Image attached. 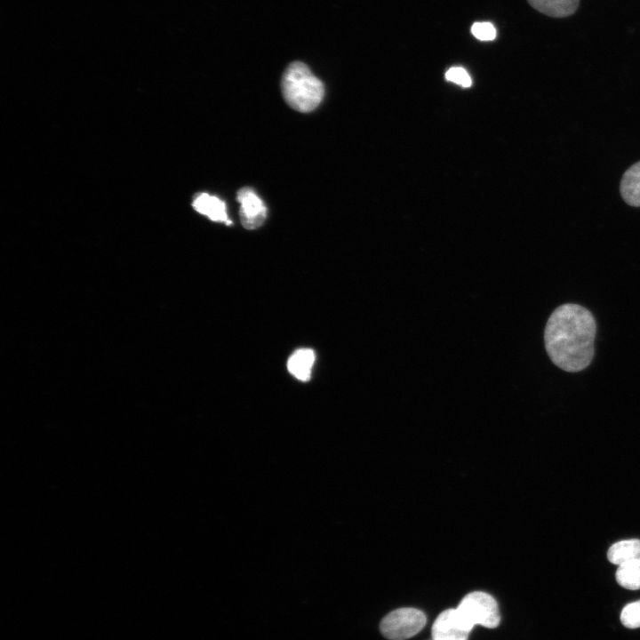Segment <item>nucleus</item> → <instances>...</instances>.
I'll use <instances>...</instances> for the list:
<instances>
[{
	"instance_id": "obj_13",
	"label": "nucleus",
	"mask_w": 640,
	"mask_h": 640,
	"mask_svg": "<svg viewBox=\"0 0 640 640\" xmlns=\"http://www.w3.org/2000/svg\"><path fill=\"white\" fill-rule=\"evenodd\" d=\"M620 621L628 628H640V600L630 603L622 609Z\"/></svg>"
},
{
	"instance_id": "obj_7",
	"label": "nucleus",
	"mask_w": 640,
	"mask_h": 640,
	"mask_svg": "<svg viewBox=\"0 0 640 640\" xmlns=\"http://www.w3.org/2000/svg\"><path fill=\"white\" fill-rule=\"evenodd\" d=\"M192 205L196 212L207 216L212 221L224 222L226 225L232 223L228 217L225 203L215 196L207 193L198 194Z\"/></svg>"
},
{
	"instance_id": "obj_5",
	"label": "nucleus",
	"mask_w": 640,
	"mask_h": 640,
	"mask_svg": "<svg viewBox=\"0 0 640 640\" xmlns=\"http://www.w3.org/2000/svg\"><path fill=\"white\" fill-rule=\"evenodd\" d=\"M236 199L240 203V219L246 229L260 227L267 217V207L257 193L249 187L237 191Z\"/></svg>"
},
{
	"instance_id": "obj_8",
	"label": "nucleus",
	"mask_w": 640,
	"mask_h": 640,
	"mask_svg": "<svg viewBox=\"0 0 640 640\" xmlns=\"http://www.w3.org/2000/svg\"><path fill=\"white\" fill-rule=\"evenodd\" d=\"M316 361V354L310 348H300L294 351L287 361L289 372L300 381H308Z\"/></svg>"
},
{
	"instance_id": "obj_15",
	"label": "nucleus",
	"mask_w": 640,
	"mask_h": 640,
	"mask_svg": "<svg viewBox=\"0 0 640 640\" xmlns=\"http://www.w3.org/2000/svg\"><path fill=\"white\" fill-rule=\"evenodd\" d=\"M445 78L463 87H468L472 84L468 72L460 67H453L448 69L445 73Z\"/></svg>"
},
{
	"instance_id": "obj_9",
	"label": "nucleus",
	"mask_w": 640,
	"mask_h": 640,
	"mask_svg": "<svg viewBox=\"0 0 640 640\" xmlns=\"http://www.w3.org/2000/svg\"><path fill=\"white\" fill-rule=\"evenodd\" d=\"M620 195L629 205L640 207V161L631 165L623 174Z\"/></svg>"
},
{
	"instance_id": "obj_12",
	"label": "nucleus",
	"mask_w": 640,
	"mask_h": 640,
	"mask_svg": "<svg viewBox=\"0 0 640 640\" xmlns=\"http://www.w3.org/2000/svg\"><path fill=\"white\" fill-rule=\"evenodd\" d=\"M616 580L624 588L640 589V560L627 562L619 565Z\"/></svg>"
},
{
	"instance_id": "obj_6",
	"label": "nucleus",
	"mask_w": 640,
	"mask_h": 640,
	"mask_svg": "<svg viewBox=\"0 0 640 640\" xmlns=\"http://www.w3.org/2000/svg\"><path fill=\"white\" fill-rule=\"evenodd\" d=\"M470 631L456 609H448L436 619L431 629L432 640H468Z\"/></svg>"
},
{
	"instance_id": "obj_1",
	"label": "nucleus",
	"mask_w": 640,
	"mask_h": 640,
	"mask_svg": "<svg viewBox=\"0 0 640 640\" xmlns=\"http://www.w3.org/2000/svg\"><path fill=\"white\" fill-rule=\"evenodd\" d=\"M596 333V324L590 311L577 304L561 305L553 311L546 324L547 353L562 370L580 372L593 359Z\"/></svg>"
},
{
	"instance_id": "obj_4",
	"label": "nucleus",
	"mask_w": 640,
	"mask_h": 640,
	"mask_svg": "<svg viewBox=\"0 0 640 640\" xmlns=\"http://www.w3.org/2000/svg\"><path fill=\"white\" fill-rule=\"evenodd\" d=\"M427 621L425 614L414 608H399L381 620V634L390 640H405L419 633Z\"/></svg>"
},
{
	"instance_id": "obj_3",
	"label": "nucleus",
	"mask_w": 640,
	"mask_h": 640,
	"mask_svg": "<svg viewBox=\"0 0 640 640\" xmlns=\"http://www.w3.org/2000/svg\"><path fill=\"white\" fill-rule=\"evenodd\" d=\"M456 611L471 629L475 625L493 628L500 620L497 602L491 595L482 591H474L465 596Z\"/></svg>"
},
{
	"instance_id": "obj_2",
	"label": "nucleus",
	"mask_w": 640,
	"mask_h": 640,
	"mask_svg": "<svg viewBox=\"0 0 640 640\" xmlns=\"http://www.w3.org/2000/svg\"><path fill=\"white\" fill-rule=\"evenodd\" d=\"M281 89L286 103L302 113L316 109L324 95L323 82L300 61L292 62L286 68L282 76Z\"/></svg>"
},
{
	"instance_id": "obj_10",
	"label": "nucleus",
	"mask_w": 640,
	"mask_h": 640,
	"mask_svg": "<svg viewBox=\"0 0 640 640\" xmlns=\"http://www.w3.org/2000/svg\"><path fill=\"white\" fill-rule=\"evenodd\" d=\"M538 12L553 18H566L578 9L580 0H527Z\"/></svg>"
},
{
	"instance_id": "obj_11",
	"label": "nucleus",
	"mask_w": 640,
	"mask_h": 640,
	"mask_svg": "<svg viewBox=\"0 0 640 640\" xmlns=\"http://www.w3.org/2000/svg\"><path fill=\"white\" fill-rule=\"evenodd\" d=\"M607 558L618 566L627 562L640 560V540H624L612 544L607 551Z\"/></svg>"
},
{
	"instance_id": "obj_14",
	"label": "nucleus",
	"mask_w": 640,
	"mask_h": 640,
	"mask_svg": "<svg viewBox=\"0 0 640 640\" xmlns=\"http://www.w3.org/2000/svg\"><path fill=\"white\" fill-rule=\"evenodd\" d=\"M471 33L481 41H492L497 35L495 27L487 21L475 22L471 27Z\"/></svg>"
}]
</instances>
